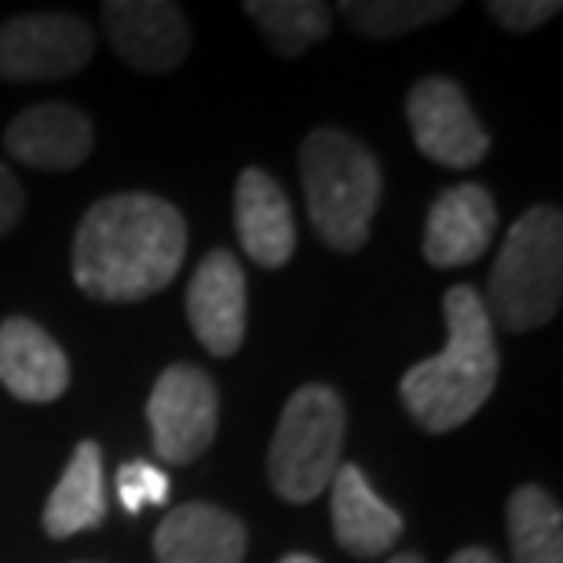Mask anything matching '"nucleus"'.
Wrapping results in <instances>:
<instances>
[{"label": "nucleus", "mask_w": 563, "mask_h": 563, "mask_svg": "<svg viewBox=\"0 0 563 563\" xmlns=\"http://www.w3.org/2000/svg\"><path fill=\"white\" fill-rule=\"evenodd\" d=\"M245 15L256 22L272 52L286 59H297L311 44L330 37L333 26V15L322 0H250Z\"/></svg>", "instance_id": "6ab92c4d"}, {"label": "nucleus", "mask_w": 563, "mask_h": 563, "mask_svg": "<svg viewBox=\"0 0 563 563\" xmlns=\"http://www.w3.org/2000/svg\"><path fill=\"white\" fill-rule=\"evenodd\" d=\"M0 385L22 402H55L70 388V358L33 319L0 322Z\"/></svg>", "instance_id": "dca6fc26"}, {"label": "nucleus", "mask_w": 563, "mask_h": 563, "mask_svg": "<svg viewBox=\"0 0 563 563\" xmlns=\"http://www.w3.org/2000/svg\"><path fill=\"white\" fill-rule=\"evenodd\" d=\"M446 347L399 380V399L424 432L443 435L472 421L498 385V344L479 289L450 286L443 297Z\"/></svg>", "instance_id": "f03ea898"}, {"label": "nucleus", "mask_w": 563, "mask_h": 563, "mask_svg": "<svg viewBox=\"0 0 563 563\" xmlns=\"http://www.w3.org/2000/svg\"><path fill=\"white\" fill-rule=\"evenodd\" d=\"M96 55V33L66 11H33L0 26V77L15 85L63 81Z\"/></svg>", "instance_id": "0eeeda50"}, {"label": "nucleus", "mask_w": 563, "mask_h": 563, "mask_svg": "<svg viewBox=\"0 0 563 563\" xmlns=\"http://www.w3.org/2000/svg\"><path fill=\"white\" fill-rule=\"evenodd\" d=\"M187 322L209 355L231 358L245 341L250 289L231 250H212L187 286Z\"/></svg>", "instance_id": "1a4fd4ad"}, {"label": "nucleus", "mask_w": 563, "mask_h": 563, "mask_svg": "<svg viewBox=\"0 0 563 563\" xmlns=\"http://www.w3.org/2000/svg\"><path fill=\"white\" fill-rule=\"evenodd\" d=\"M563 297V217L553 206L527 209L505 234L490 267L487 314L509 333L545 325Z\"/></svg>", "instance_id": "20e7f679"}, {"label": "nucleus", "mask_w": 563, "mask_h": 563, "mask_svg": "<svg viewBox=\"0 0 563 563\" xmlns=\"http://www.w3.org/2000/svg\"><path fill=\"white\" fill-rule=\"evenodd\" d=\"M8 154L41 173H70L92 154L96 132L70 103H41L11 121L4 132Z\"/></svg>", "instance_id": "ddd939ff"}, {"label": "nucleus", "mask_w": 563, "mask_h": 563, "mask_svg": "<svg viewBox=\"0 0 563 563\" xmlns=\"http://www.w3.org/2000/svg\"><path fill=\"white\" fill-rule=\"evenodd\" d=\"M388 563H424V560H421L418 553H396Z\"/></svg>", "instance_id": "a878e982"}, {"label": "nucleus", "mask_w": 563, "mask_h": 563, "mask_svg": "<svg viewBox=\"0 0 563 563\" xmlns=\"http://www.w3.org/2000/svg\"><path fill=\"white\" fill-rule=\"evenodd\" d=\"M413 143L443 168H476L490 151L487 129L472 114L465 92L446 77H421L407 96Z\"/></svg>", "instance_id": "6e6552de"}, {"label": "nucleus", "mask_w": 563, "mask_h": 563, "mask_svg": "<svg viewBox=\"0 0 563 563\" xmlns=\"http://www.w3.org/2000/svg\"><path fill=\"white\" fill-rule=\"evenodd\" d=\"M446 563H498V556L487 553V549H479V545H468V549H461V553H454Z\"/></svg>", "instance_id": "b1692460"}, {"label": "nucleus", "mask_w": 563, "mask_h": 563, "mask_svg": "<svg viewBox=\"0 0 563 563\" xmlns=\"http://www.w3.org/2000/svg\"><path fill=\"white\" fill-rule=\"evenodd\" d=\"M22 209H26V195H22L15 173L0 162V234H8L15 228L22 220Z\"/></svg>", "instance_id": "5701e85b"}, {"label": "nucleus", "mask_w": 563, "mask_h": 563, "mask_svg": "<svg viewBox=\"0 0 563 563\" xmlns=\"http://www.w3.org/2000/svg\"><path fill=\"white\" fill-rule=\"evenodd\" d=\"M103 26L114 52L140 74H168L187 59L190 26L184 11L165 0H110Z\"/></svg>", "instance_id": "9d476101"}, {"label": "nucleus", "mask_w": 563, "mask_h": 563, "mask_svg": "<svg viewBox=\"0 0 563 563\" xmlns=\"http://www.w3.org/2000/svg\"><path fill=\"white\" fill-rule=\"evenodd\" d=\"M114 490L121 509L129 516H140L143 509H162V505H168L173 483H168V472L151 465V461H125L118 468Z\"/></svg>", "instance_id": "412c9836"}, {"label": "nucleus", "mask_w": 563, "mask_h": 563, "mask_svg": "<svg viewBox=\"0 0 563 563\" xmlns=\"http://www.w3.org/2000/svg\"><path fill=\"white\" fill-rule=\"evenodd\" d=\"M278 563H319V560L308 556V553H289V556H282Z\"/></svg>", "instance_id": "393cba45"}, {"label": "nucleus", "mask_w": 563, "mask_h": 563, "mask_svg": "<svg viewBox=\"0 0 563 563\" xmlns=\"http://www.w3.org/2000/svg\"><path fill=\"white\" fill-rule=\"evenodd\" d=\"M300 187L314 234L333 253H358L380 206L377 157L344 129H314L300 146Z\"/></svg>", "instance_id": "7ed1b4c3"}, {"label": "nucleus", "mask_w": 563, "mask_h": 563, "mask_svg": "<svg viewBox=\"0 0 563 563\" xmlns=\"http://www.w3.org/2000/svg\"><path fill=\"white\" fill-rule=\"evenodd\" d=\"M330 516L336 542L358 560H377L391 553L402 538V527H407L388 501L377 498L363 468L352 465V461H341V468L330 479Z\"/></svg>", "instance_id": "2eb2a0df"}, {"label": "nucleus", "mask_w": 563, "mask_h": 563, "mask_svg": "<svg viewBox=\"0 0 563 563\" xmlns=\"http://www.w3.org/2000/svg\"><path fill=\"white\" fill-rule=\"evenodd\" d=\"M509 545L512 563H563V512L549 490L523 483L509 494Z\"/></svg>", "instance_id": "a211bd4d"}, {"label": "nucleus", "mask_w": 563, "mask_h": 563, "mask_svg": "<svg viewBox=\"0 0 563 563\" xmlns=\"http://www.w3.org/2000/svg\"><path fill=\"white\" fill-rule=\"evenodd\" d=\"M344 402L330 385H303L286 399L267 450V479L282 501L308 505L330 490L344 454Z\"/></svg>", "instance_id": "39448f33"}, {"label": "nucleus", "mask_w": 563, "mask_h": 563, "mask_svg": "<svg viewBox=\"0 0 563 563\" xmlns=\"http://www.w3.org/2000/svg\"><path fill=\"white\" fill-rule=\"evenodd\" d=\"M556 0H490L487 15L509 33H531L538 26H545L549 19L560 15Z\"/></svg>", "instance_id": "4be33fe9"}, {"label": "nucleus", "mask_w": 563, "mask_h": 563, "mask_svg": "<svg viewBox=\"0 0 563 563\" xmlns=\"http://www.w3.org/2000/svg\"><path fill=\"white\" fill-rule=\"evenodd\" d=\"M154 454L165 465H190L217 439L220 428V391L201 366L173 363L154 380L146 399Z\"/></svg>", "instance_id": "423d86ee"}, {"label": "nucleus", "mask_w": 563, "mask_h": 563, "mask_svg": "<svg viewBox=\"0 0 563 563\" xmlns=\"http://www.w3.org/2000/svg\"><path fill=\"white\" fill-rule=\"evenodd\" d=\"M494 231H498V209H494L487 187L479 184L446 187L432 201V209H428L421 253L432 267L476 264L490 250Z\"/></svg>", "instance_id": "9b49d317"}, {"label": "nucleus", "mask_w": 563, "mask_h": 563, "mask_svg": "<svg viewBox=\"0 0 563 563\" xmlns=\"http://www.w3.org/2000/svg\"><path fill=\"white\" fill-rule=\"evenodd\" d=\"M234 231L250 261L261 267H286L297 250L292 209L278 179L264 168H242L234 184Z\"/></svg>", "instance_id": "f8f14e48"}, {"label": "nucleus", "mask_w": 563, "mask_h": 563, "mask_svg": "<svg viewBox=\"0 0 563 563\" xmlns=\"http://www.w3.org/2000/svg\"><path fill=\"white\" fill-rule=\"evenodd\" d=\"M107 516V476H103V450L92 439L77 443L70 465L63 468L59 483L44 501V531L52 538H74L81 531H96Z\"/></svg>", "instance_id": "f3484780"}, {"label": "nucleus", "mask_w": 563, "mask_h": 563, "mask_svg": "<svg viewBox=\"0 0 563 563\" xmlns=\"http://www.w3.org/2000/svg\"><path fill=\"white\" fill-rule=\"evenodd\" d=\"M74 282L103 303L162 292L187 256V220L165 198L125 190L96 201L74 234Z\"/></svg>", "instance_id": "f257e3e1"}, {"label": "nucleus", "mask_w": 563, "mask_h": 563, "mask_svg": "<svg viewBox=\"0 0 563 563\" xmlns=\"http://www.w3.org/2000/svg\"><path fill=\"white\" fill-rule=\"evenodd\" d=\"M347 26L366 41H396L454 15V0H347L341 4Z\"/></svg>", "instance_id": "aec40b11"}, {"label": "nucleus", "mask_w": 563, "mask_h": 563, "mask_svg": "<svg viewBox=\"0 0 563 563\" xmlns=\"http://www.w3.org/2000/svg\"><path fill=\"white\" fill-rule=\"evenodd\" d=\"M250 531L234 512L206 501H187L165 512L154 531L157 563H242Z\"/></svg>", "instance_id": "4468645a"}]
</instances>
